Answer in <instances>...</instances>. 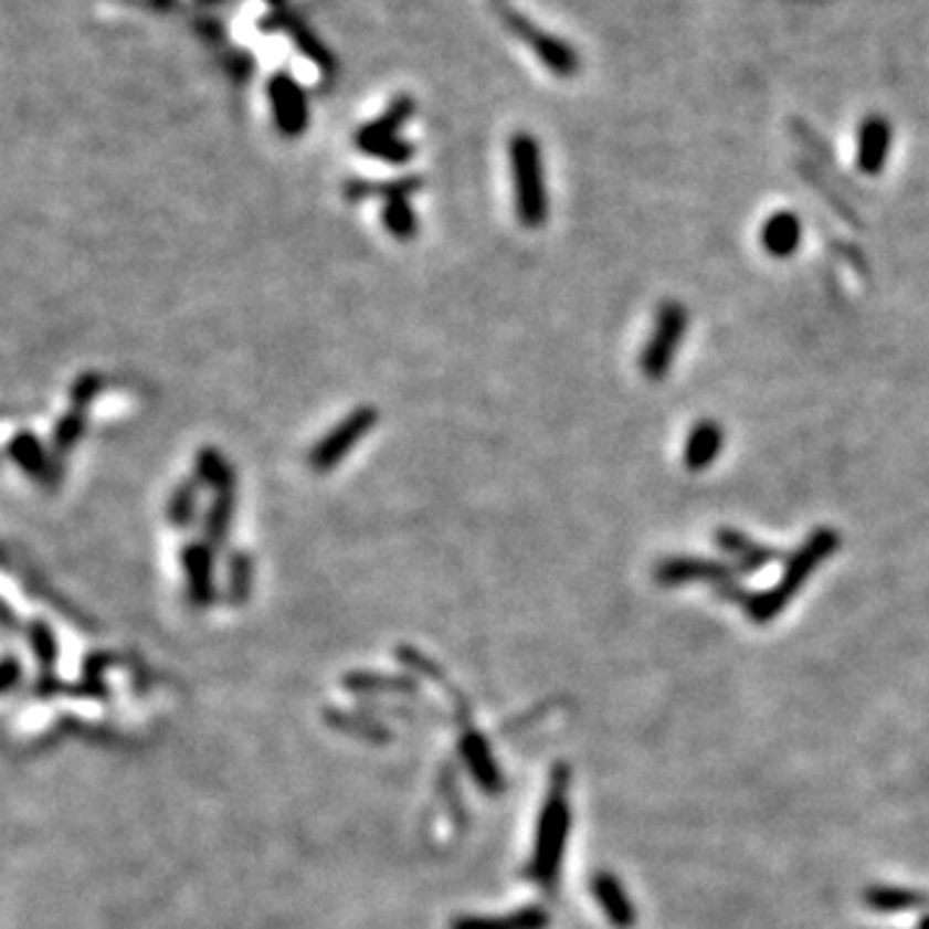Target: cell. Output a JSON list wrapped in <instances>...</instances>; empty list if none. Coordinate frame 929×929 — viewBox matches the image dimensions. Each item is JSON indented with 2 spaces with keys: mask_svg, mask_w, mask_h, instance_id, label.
<instances>
[{
  "mask_svg": "<svg viewBox=\"0 0 929 929\" xmlns=\"http://www.w3.org/2000/svg\"><path fill=\"white\" fill-rule=\"evenodd\" d=\"M6 455L29 481L42 488H57L65 478L63 460L52 452L50 442H44L32 429H19L6 444Z\"/></svg>",
  "mask_w": 929,
  "mask_h": 929,
  "instance_id": "cell-9",
  "label": "cell"
},
{
  "mask_svg": "<svg viewBox=\"0 0 929 929\" xmlns=\"http://www.w3.org/2000/svg\"><path fill=\"white\" fill-rule=\"evenodd\" d=\"M424 187L421 176H401V179L388 181H372V179H351L344 183V199L351 204L367 202V199H386L390 197H413Z\"/></svg>",
  "mask_w": 929,
  "mask_h": 929,
  "instance_id": "cell-19",
  "label": "cell"
},
{
  "mask_svg": "<svg viewBox=\"0 0 929 929\" xmlns=\"http://www.w3.org/2000/svg\"><path fill=\"white\" fill-rule=\"evenodd\" d=\"M836 548H840V532H836V529L832 527L813 529V532L809 535V540H805L795 552H790L785 560V571H782L780 581L774 583L772 589H767V591L743 589V594L739 597V602L736 604L749 614L751 623H757V625L772 623V620L790 604V599H793L798 591L805 587V581L811 579V573L816 571L824 560L834 556Z\"/></svg>",
  "mask_w": 929,
  "mask_h": 929,
  "instance_id": "cell-1",
  "label": "cell"
},
{
  "mask_svg": "<svg viewBox=\"0 0 929 929\" xmlns=\"http://www.w3.org/2000/svg\"><path fill=\"white\" fill-rule=\"evenodd\" d=\"M689 328V313L687 307L677 303V299H666V303L658 305L656 318H654V331H651V339L643 347V355L638 359L641 372L646 374L651 382L664 380L672 370L674 357H677L679 344L685 341Z\"/></svg>",
  "mask_w": 929,
  "mask_h": 929,
  "instance_id": "cell-5",
  "label": "cell"
},
{
  "mask_svg": "<svg viewBox=\"0 0 929 929\" xmlns=\"http://www.w3.org/2000/svg\"><path fill=\"white\" fill-rule=\"evenodd\" d=\"M509 158L514 214L527 230H540L548 222L550 197L548 179H545V158L540 140L532 133H514L506 145Z\"/></svg>",
  "mask_w": 929,
  "mask_h": 929,
  "instance_id": "cell-2",
  "label": "cell"
},
{
  "mask_svg": "<svg viewBox=\"0 0 929 929\" xmlns=\"http://www.w3.org/2000/svg\"><path fill=\"white\" fill-rule=\"evenodd\" d=\"M759 241H762L764 251L774 258H790L798 251V245L803 241V225L801 218L795 212H774L772 218H767L762 225V233H759Z\"/></svg>",
  "mask_w": 929,
  "mask_h": 929,
  "instance_id": "cell-18",
  "label": "cell"
},
{
  "mask_svg": "<svg viewBox=\"0 0 929 929\" xmlns=\"http://www.w3.org/2000/svg\"><path fill=\"white\" fill-rule=\"evenodd\" d=\"M104 388H106L104 374H98L94 370L81 372L78 378L71 382V388H67V409L88 413L91 405H94L98 401V395L104 393Z\"/></svg>",
  "mask_w": 929,
  "mask_h": 929,
  "instance_id": "cell-26",
  "label": "cell"
},
{
  "mask_svg": "<svg viewBox=\"0 0 929 929\" xmlns=\"http://www.w3.org/2000/svg\"><path fill=\"white\" fill-rule=\"evenodd\" d=\"M202 486H199L194 475L191 478H183L176 483L166 502V521L168 527H173L176 532H187L194 525L202 521V511H199V498H202Z\"/></svg>",
  "mask_w": 929,
  "mask_h": 929,
  "instance_id": "cell-20",
  "label": "cell"
},
{
  "mask_svg": "<svg viewBox=\"0 0 929 929\" xmlns=\"http://www.w3.org/2000/svg\"><path fill=\"white\" fill-rule=\"evenodd\" d=\"M591 886H594V896H597V901L602 904L606 919H610L614 927L631 929L635 925L633 901L627 898L623 883L610 873H599Z\"/></svg>",
  "mask_w": 929,
  "mask_h": 929,
  "instance_id": "cell-21",
  "label": "cell"
},
{
  "mask_svg": "<svg viewBox=\"0 0 929 929\" xmlns=\"http://www.w3.org/2000/svg\"><path fill=\"white\" fill-rule=\"evenodd\" d=\"M716 545L720 548V552H726V556L731 558L736 573L751 576V573L762 571L764 566H770L774 558H780V552L770 548V545H759L751 540V537L731 527L718 529Z\"/></svg>",
  "mask_w": 929,
  "mask_h": 929,
  "instance_id": "cell-14",
  "label": "cell"
},
{
  "mask_svg": "<svg viewBox=\"0 0 929 929\" xmlns=\"http://www.w3.org/2000/svg\"><path fill=\"white\" fill-rule=\"evenodd\" d=\"M214 552L204 540H189L179 552L187 594L197 606H210L218 594L214 581Z\"/></svg>",
  "mask_w": 929,
  "mask_h": 929,
  "instance_id": "cell-12",
  "label": "cell"
},
{
  "mask_svg": "<svg viewBox=\"0 0 929 929\" xmlns=\"http://www.w3.org/2000/svg\"><path fill=\"white\" fill-rule=\"evenodd\" d=\"M194 478L199 486L210 494H225V490H237V473L235 465L230 463L225 452L214 444H204L194 455Z\"/></svg>",
  "mask_w": 929,
  "mask_h": 929,
  "instance_id": "cell-16",
  "label": "cell"
},
{
  "mask_svg": "<svg viewBox=\"0 0 929 929\" xmlns=\"http://www.w3.org/2000/svg\"><path fill=\"white\" fill-rule=\"evenodd\" d=\"M378 424L380 411L374 409V405H357V409H351L339 424L328 429V432L307 450V467L318 475L336 471V467L367 440V434L374 432Z\"/></svg>",
  "mask_w": 929,
  "mask_h": 929,
  "instance_id": "cell-4",
  "label": "cell"
},
{
  "mask_svg": "<svg viewBox=\"0 0 929 929\" xmlns=\"http://www.w3.org/2000/svg\"><path fill=\"white\" fill-rule=\"evenodd\" d=\"M261 29L287 34L289 42L295 44V50L299 52V55H303L305 60H310V63L316 65L324 75H336V71H339V63H336L334 50L328 47V44L320 40V36L313 32V29L307 27L295 11L289 9V6H287V9H279V11H268V17L261 21Z\"/></svg>",
  "mask_w": 929,
  "mask_h": 929,
  "instance_id": "cell-11",
  "label": "cell"
},
{
  "mask_svg": "<svg viewBox=\"0 0 929 929\" xmlns=\"http://www.w3.org/2000/svg\"><path fill=\"white\" fill-rule=\"evenodd\" d=\"M382 230L398 243H409L419 235V212L413 210L411 197H390L380 210Z\"/></svg>",
  "mask_w": 929,
  "mask_h": 929,
  "instance_id": "cell-22",
  "label": "cell"
},
{
  "mask_svg": "<svg viewBox=\"0 0 929 929\" xmlns=\"http://www.w3.org/2000/svg\"><path fill=\"white\" fill-rule=\"evenodd\" d=\"M568 834V801H566V780L560 778L552 788L550 801L542 813L540 847H537V875L542 880H552L558 873L560 855Z\"/></svg>",
  "mask_w": 929,
  "mask_h": 929,
  "instance_id": "cell-10",
  "label": "cell"
},
{
  "mask_svg": "<svg viewBox=\"0 0 929 929\" xmlns=\"http://www.w3.org/2000/svg\"><path fill=\"white\" fill-rule=\"evenodd\" d=\"M894 145V127L880 114H870L863 119L857 133V171L865 176H878L886 168Z\"/></svg>",
  "mask_w": 929,
  "mask_h": 929,
  "instance_id": "cell-13",
  "label": "cell"
},
{
  "mask_svg": "<svg viewBox=\"0 0 929 929\" xmlns=\"http://www.w3.org/2000/svg\"><path fill=\"white\" fill-rule=\"evenodd\" d=\"M919 929H929V917H925L919 921Z\"/></svg>",
  "mask_w": 929,
  "mask_h": 929,
  "instance_id": "cell-28",
  "label": "cell"
},
{
  "mask_svg": "<svg viewBox=\"0 0 929 929\" xmlns=\"http://www.w3.org/2000/svg\"><path fill=\"white\" fill-rule=\"evenodd\" d=\"M416 117V98L409 94L395 96L380 117L357 127L355 148L362 156L380 160L386 166H409L416 158V145L401 135L403 127Z\"/></svg>",
  "mask_w": 929,
  "mask_h": 929,
  "instance_id": "cell-3",
  "label": "cell"
},
{
  "mask_svg": "<svg viewBox=\"0 0 929 929\" xmlns=\"http://www.w3.org/2000/svg\"><path fill=\"white\" fill-rule=\"evenodd\" d=\"M865 904L878 914H901L921 909L929 898L919 890L911 888H896V886H873L865 890Z\"/></svg>",
  "mask_w": 929,
  "mask_h": 929,
  "instance_id": "cell-24",
  "label": "cell"
},
{
  "mask_svg": "<svg viewBox=\"0 0 929 929\" xmlns=\"http://www.w3.org/2000/svg\"><path fill=\"white\" fill-rule=\"evenodd\" d=\"M656 581L662 587H687V583H705L724 597L726 602H739L741 583L736 579L733 566L724 560L712 558H695V556H672L656 566Z\"/></svg>",
  "mask_w": 929,
  "mask_h": 929,
  "instance_id": "cell-6",
  "label": "cell"
},
{
  "mask_svg": "<svg viewBox=\"0 0 929 929\" xmlns=\"http://www.w3.org/2000/svg\"><path fill=\"white\" fill-rule=\"evenodd\" d=\"M261 3H264L268 11H279V9H287V0H261Z\"/></svg>",
  "mask_w": 929,
  "mask_h": 929,
  "instance_id": "cell-27",
  "label": "cell"
},
{
  "mask_svg": "<svg viewBox=\"0 0 929 929\" xmlns=\"http://www.w3.org/2000/svg\"><path fill=\"white\" fill-rule=\"evenodd\" d=\"M256 563L249 550H230L225 558V597L230 604H243L253 591Z\"/></svg>",
  "mask_w": 929,
  "mask_h": 929,
  "instance_id": "cell-23",
  "label": "cell"
},
{
  "mask_svg": "<svg viewBox=\"0 0 929 929\" xmlns=\"http://www.w3.org/2000/svg\"><path fill=\"white\" fill-rule=\"evenodd\" d=\"M266 98L272 106V119L276 133L287 140H297L310 127V102L295 75L289 71H276L266 81Z\"/></svg>",
  "mask_w": 929,
  "mask_h": 929,
  "instance_id": "cell-7",
  "label": "cell"
},
{
  "mask_svg": "<svg viewBox=\"0 0 929 929\" xmlns=\"http://www.w3.org/2000/svg\"><path fill=\"white\" fill-rule=\"evenodd\" d=\"M235 509H237V490L214 494L202 514V521H199V540H204L212 550H225L230 532H233Z\"/></svg>",
  "mask_w": 929,
  "mask_h": 929,
  "instance_id": "cell-15",
  "label": "cell"
},
{
  "mask_svg": "<svg viewBox=\"0 0 929 929\" xmlns=\"http://www.w3.org/2000/svg\"><path fill=\"white\" fill-rule=\"evenodd\" d=\"M724 444H726V432L718 421H712V419L697 421L685 442V467L693 473L708 471V467L718 460Z\"/></svg>",
  "mask_w": 929,
  "mask_h": 929,
  "instance_id": "cell-17",
  "label": "cell"
},
{
  "mask_svg": "<svg viewBox=\"0 0 929 929\" xmlns=\"http://www.w3.org/2000/svg\"><path fill=\"white\" fill-rule=\"evenodd\" d=\"M504 21H506V27H509V32L517 36L519 42H525L552 75H558V78H573V75L581 71L579 52H576L566 40H560V36L535 27L532 21L525 19L517 11H506Z\"/></svg>",
  "mask_w": 929,
  "mask_h": 929,
  "instance_id": "cell-8",
  "label": "cell"
},
{
  "mask_svg": "<svg viewBox=\"0 0 929 929\" xmlns=\"http://www.w3.org/2000/svg\"><path fill=\"white\" fill-rule=\"evenodd\" d=\"M86 432H88V413L67 409L63 416L55 421V426H52L50 447L60 460H65L75 447H78Z\"/></svg>",
  "mask_w": 929,
  "mask_h": 929,
  "instance_id": "cell-25",
  "label": "cell"
}]
</instances>
